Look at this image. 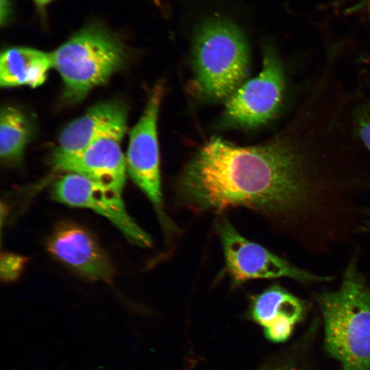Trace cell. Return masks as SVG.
Masks as SVG:
<instances>
[{
  "instance_id": "cell-1",
  "label": "cell",
  "mask_w": 370,
  "mask_h": 370,
  "mask_svg": "<svg viewBox=\"0 0 370 370\" xmlns=\"http://www.w3.org/2000/svg\"><path fill=\"white\" fill-rule=\"evenodd\" d=\"M350 167L349 147L335 121L302 105L289 125L262 145L210 140L184 169L178 190L195 210L260 211L310 251L332 236L345 214Z\"/></svg>"
},
{
  "instance_id": "cell-2",
  "label": "cell",
  "mask_w": 370,
  "mask_h": 370,
  "mask_svg": "<svg viewBox=\"0 0 370 370\" xmlns=\"http://www.w3.org/2000/svg\"><path fill=\"white\" fill-rule=\"evenodd\" d=\"M325 347L342 370H370V284L349 262L339 288L317 295Z\"/></svg>"
},
{
  "instance_id": "cell-3",
  "label": "cell",
  "mask_w": 370,
  "mask_h": 370,
  "mask_svg": "<svg viewBox=\"0 0 370 370\" xmlns=\"http://www.w3.org/2000/svg\"><path fill=\"white\" fill-rule=\"evenodd\" d=\"M193 66V81L201 96L227 99L249 73V50L241 29L224 17L204 21L194 39Z\"/></svg>"
},
{
  "instance_id": "cell-4",
  "label": "cell",
  "mask_w": 370,
  "mask_h": 370,
  "mask_svg": "<svg viewBox=\"0 0 370 370\" xmlns=\"http://www.w3.org/2000/svg\"><path fill=\"white\" fill-rule=\"evenodd\" d=\"M51 53L53 67L64 82L66 96L73 101L106 83L126 58L121 40L98 23L86 25Z\"/></svg>"
},
{
  "instance_id": "cell-5",
  "label": "cell",
  "mask_w": 370,
  "mask_h": 370,
  "mask_svg": "<svg viewBox=\"0 0 370 370\" xmlns=\"http://www.w3.org/2000/svg\"><path fill=\"white\" fill-rule=\"evenodd\" d=\"M262 58L258 75L246 80L227 99L224 117L227 123L256 127L268 122L279 111L286 85L284 69L270 46L264 47Z\"/></svg>"
},
{
  "instance_id": "cell-6",
  "label": "cell",
  "mask_w": 370,
  "mask_h": 370,
  "mask_svg": "<svg viewBox=\"0 0 370 370\" xmlns=\"http://www.w3.org/2000/svg\"><path fill=\"white\" fill-rule=\"evenodd\" d=\"M225 257V268L235 283L254 279L288 278L301 282L330 281V276L319 275L298 268L264 247L242 235L225 218L217 225Z\"/></svg>"
},
{
  "instance_id": "cell-7",
  "label": "cell",
  "mask_w": 370,
  "mask_h": 370,
  "mask_svg": "<svg viewBox=\"0 0 370 370\" xmlns=\"http://www.w3.org/2000/svg\"><path fill=\"white\" fill-rule=\"evenodd\" d=\"M51 194L60 203L88 208L106 217L134 244L147 247L151 245L149 234L126 210L121 192L79 174L67 173L53 184Z\"/></svg>"
},
{
  "instance_id": "cell-8",
  "label": "cell",
  "mask_w": 370,
  "mask_h": 370,
  "mask_svg": "<svg viewBox=\"0 0 370 370\" xmlns=\"http://www.w3.org/2000/svg\"><path fill=\"white\" fill-rule=\"evenodd\" d=\"M164 88L152 89L143 113L130 134L127 170L133 181L160 210L162 191L157 121Z\"/></svg>"
},
{
  "instance_id": "cell-9",
  "label": "cell",
  "mask_w": 370,
  "mask_h": 370,
  "mask_svg": "<svg viewBox=\"0 0 370 370\" xmlns=\"http://www.w3.org/2000/svg\"><path fill=\"white\" fill-rule=\"evenodd\" d=\"M121 139L116 136H104L75 153H53L51 163L56 170L77 173L122 192L127 164L121 148Z\"/></svg>"
},
{
  "instance_id": "cell-10",
  "label": "cell",
  "mask_w": 370,
  "mask_h": 370,
  "mask_svg": "<svg viewBox=\"0 0 370 370\" xmlns=\"http://www.w3.org/2000/svg\"><path fill=\"white\" fill-rule=\"evenodd\" d=\"M47 247L56 258L89 279L110 282L114 277V269L108 255L78 225L60 224L50 236Z\"/></svg>"
},
{
  "instance_id": "cell-11",
  "label": "cell",
  "mask_w": 370,
  "mask_h": 370,
  "mask_svg": "<svg viewBox=\"0 0 370 370\" xmlns=\"http://www.w3.org/2000/svg\"><path fill=\"white\" fill-rule=\"evenodd\" d=\"M127 126L126 108L119 101L99 103L70 123L61 132L53 153H77L104 136L123 138Z\"/></svg>"
},
{
  "instance_id": "cell-12",
  "label": "cell",
  "mask_w": 370,
  "mask_h": 370,
  "mask_svg": "<svg viewBox=\"0 0 370 370\" xmlns=\"http://www.w3.org/2000/svg\"><path fill=\"white\" fill-rule=\"evenodd\" d=\"M304 311L302 301L279 285H273L254 297L252 319L264 327L265 336L281 343L287 340Z\"/></svg>"
},
{
  "instance_id": "cell-13",
  "label": "cell",
  "mask_w": 370,
  "mask_h": 370,
  "mask_svg": "<svg viewBox=\"0 0 370 370\" xmlns=\"http://www.w3.org/2000/svg\"><path fill=\"white\" fill-rule=\"evenodd\" d=\"M53 67L51 52L29 47H12L0 58V84L3 87L29 86L44 83Z\"/></svg>"
},
{
  "instance_id": "cell-14",
  "label": "cell",
  "mask_w": 370,
  "mask_h": 370,
  "mask_svg": "<svg viewBox=\"0 0 370 370\" xmlns=\"http://www.w3.org/2000/svg\"><path fill=\"white\" fill-rule=\"evenodd\" d=\"M26 116L16 108L3 107L0 115V155L8 162L22 158L29 130Z\"/></svg>"
},
{
  "instance_id": "cell-15",
  "label": "cell",
  "mask_w": 370,
  "mask_h": 370,
  "mask_svg": "<svg viewBox=\"0 0 370 370\" xmlns=\"http://www.w3.org/2000/svg\"><path fill=\"white\" fill-rule=\"evenodd\" d=\"M350 116L354 130L370 155V77L362 75L360 83L350 95Z\"/></svg>"
},
{
  "instance_id": "cell-16",
  "label": "cell",
  "mask_w": 370,
  "mask_h": 370,
  "mask_svg": "<svg viewBox=\"0 0 370 370\" xmlns=\"http://www.w3.org/2000/svg\"><path fill=\"white\" fill-rule=\"evenodd\" d=\"M23 257L14 254H5L1 259V275L5 281L16 280L24 266Z\"/></svg>"
},
{
  "instance_id": "cell-17",
  "label": "cell",
  "mask_w": 370,
  "mask_h": 370,
  "mask_svg": "<svg viewBox=\"0 0 370 370\" xmlns=\"http://www.w3.org/2000/svg\"><path fill=\"white\" fill-rule=\"evenodd\" d=\"M313 87H319V88H324L331 92H332L333 94H334L335 95H336L338 97H339L343 102L347 106V108L348 110V112H349V107H348V104L346 101V100L345 99V98L341 95L339 94L338 92H336V90H334V89L331 88L329 86H327L324 84H315L313 85ZM349 118H350V115H349ZM350 121H351V119H350ZM352 123V121H351ZM353 127V126H352ZM354 130V129H353ZM358 138V137H357ZM359 140V139H358ZM361 143V142H360ZM363 146V145H362ZM364 147V146H363ZM365 148V147H364ZM365 151L367 153V162H368V166H367V169H368V185H367V189L369 188V187L370 186V160H369V155L365 149ZM362 212H361V214H362Z\"/></svg>"
},
{
  "instance_id": "cell-18",
  "label": "cell",
  "mask_w": 370,
  "mask_h": 370,
  "mask_svg": "<svg viewBox=\"0 0 370 370\" xmlns=\"http://www.w3.org/2000/svg\"><path fill=\"white\" fill-rule=\"evenodd\" d=\"M10 8V0H1V24L2 25L8 20Z\"/></svg>"
},
{
  "instance_id": "cell-19",
  "label": "cell",
  "mask_w": 370,
  "mask_h": 370,
  "mask_svg": "<svg viewBox=\"0 0 370 370\" xmlns=\"http://www.w3.org/2000/svg\"><path fill=\"white\" fill-rule=\"evenodd\" d=\"M38 6L42 8L52 1L53 0H34Z\"/></svg>"
},
{
  "instance_id": "cell-20",
  "label": "cell",
  "mask_w": 370,
  "mask_h": 370,
  "mask_svg": "<svg viewBox=\"0 0 370 370\" xmlns=\"http://www.w3.org/2000/svg\"><path fill=\"white\" fill-rule=\"evenodd\" d=\"M342 1H345V0H342ZM370 5V0H363V3L360 5V7L362 6H369Z\"/></svg>"
},
{
  "instance_id": "cell-21",
  "label": "cell",
  "mask_w": 370,
  "mask_h": 370,
  "mask_svg": "<svg viewBox=\"0 0 370 370\" xmlns=\"http://www.w3.org/2000/svg\"><path fill=\"white\" fill-rule=\"evenodd\" d=\"M272 370H291V369L288 367L284 366V367H278L276 369H273Z\"/></svg>"
},
{
  "instance_id": "cell-22",
  "label": "cell",
  "mask_w": 370,
  "mask_h": 370,
  "mask_svg": "<svg viewBox=\"0 0 370 370\" xmlns=\"http://www.w3.org/2000/svg\"><path fill=\"white\" fill-rule=\"evenodd\" d=\"M365 231H369V232H370V225L365 230Z\"/></svg>"
}]
</instances>
